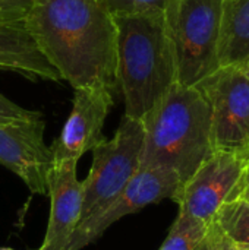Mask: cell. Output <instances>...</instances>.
<instances>
[{"label":"cell","instance_id":"1","mask_svg":"<svg viewBox=\"0 0 249 250\" xmlns=\"http://www.w3.org/2000/svg\"><path fill=\"white\" fill-rule=\"evenodd\" d=\"M22 22L73 89L117 85L116 23L103 0H32Z\"/></svg>","mask_w":249,"mask_h":250},{"label":"cell","instance_id":"23","mask_svg":"<svg viewBox=\"0 0 249 250\" xmlns=\"http://www.w3.org/2000/svg\"><path fill=\"white\" fill-rule=\"evenodd\" d=\"M204 237H205V236H204ZM195 250H205V242H204V239L201 240V243L198 245V248Z\"/></svg>","mask_w":249,"mask_h":250},{"label":"cell","instance_id":"22","mask_svg":"<svg viewBox=\"0 0 249 250\" xmlns=\"http://www.w3.org/2000/svg\"><path fill=\"white\" fill-rule=\"evenodd\" d=\"M235 249H236V250H249V245H245V243H241V245H235Z\"/></svg>","mask_w":249,"mask_h":250},{"label":"cell","instance_id":"7","mask_svg":"<svg viewBox=\"0 0 249 250\" xmlns=\"http://www.w3.org/2000/svg\"><path fill=\"white\" fill-rule=\"evenodd\" d=\"M181 186L182 180L176 173L160 167L139 166L120 195L104 211L76 227L68 250H81L97 242L107 229L129 214L139 212L164 199L173 201Z\"/></svg>","mask_w":249,"mask_h":250},{"label":"cell","instance_id":"15","mask_svg":"<svg viewBox=\"0 0 249 250\" xmlns=\"http://www.w3.org/2000/svg\"><path fill=\"white\" fill-rule=\"evenodd\" d=\"M208 230V224L178 214L158 250H195Z\"/></svg>","mask_w":249,"mask_h":250},{"label":"cell","instance_id":"20","mask_svg":"<svg viewBox=\"0 0 249 250\" xmlns=\"http://www.w3.org/2000/svg\"><path fill=\"white\" fill-rule=\"evenodd\" d=\"M233 199H242L249 204V155L245 158L244 170H242Z\"/></svg>","mask_w":249,"mask_h":250},{"label":"cell","instance_id":"10","mask_svg":"<svg viewBox=\"0 0 249 250\" xmlns=\"http://www.w3.org/2000/svg\"><path fill=\"white\" fill-rule=\"evenodd\" d=\"M44 127L41 119L0 123V164L15 173L31 193L41 196H47V174L51 166Z\"/></svg>","mask_w":249,"mask_h":250},{"label":"cell","instance_id":"8","mask_svg":"<svg viewBox=\"0 0 249 250\" xmlns=\"http://www.w3.org/2000/svg\"><path fill=\"white\" fill-rule=\"evenodd\" d=\"M244 164L245 157L213 151L175 196L178 214L210 224L219 209L233 201Z\"/></svg>","mask_w":249,"mask_h":250},{"label":"cell","instance_id":"17","mask_svg":"<svg viewBox=\"0 0 249 250\" xmlns=\"http://www.w3.org/2000/svg\"><path fill=\"white\" fill-rule=\"evenodd\" d=\"M38 119H41V114L38 111L21 107L0 92V123L32 122Z\"/></svg>","mask_w":249,"mask_h":250},{"label":"cell","instance_id":"6","mask_svg":"<svg viewBox=\"0 0 249 250\" xmlns=\"http://www.w3.org/2000/svg\"><path fill=\"white\" fill-rule=\"evenodd\" d=\"M211 110L214 151L249 155V79L241 66H220L197 85Z\"/></svg>","mask_w":249,"mask_h":250},{"label":"cell","instance_id":"16","mask_svg":"<svg viewBox=\"0 0 249 250\" xmlns=\"http://www.w3.org/2000/svg\"><path fill=\"white\" fill-rule=\"evenodd\" d=\"M113 16L145 12H164L169 0H103Z\"/></svg>","mask_w":249,"mask_h":250},{"label":"cell","instance_id":"4","mask_svg":"<svg viewBox=\"0 0 249 250\" xmlns=\"http://www.w3.org/2000/svg\"><path fill=\"white\" fill-rule=\"evenodd\" d=\"M223 0H169L164 18L176 63V82L197 86L219 67Z\"/></svg>","mask_w":249,"mask_h":250},{"label":"cell","instance_id":"14","mask_svg":"<svg viewBox=\"0 0 249 250\" xmlns=\"http://www.w3.org/2000/svg\"><path fill=\"white\" fill-rule=\"evenodd\" d=\"M220 230L235 243L249 245V204L242 199L226 202L214 217Z\"/></svg>","mask_w":249,"mask_h":250},{"label":"cell","instance_id":"3","mask_svg":"<svg viewBox=\"0 0 249 250\" xmlns=\"http://www.w3.org/2000/svg\"><path fill=\"white\" fill-rule=\"evenodd\" d=\"M142 125L141 166L170 170L182 185L214 151L211 110L198 86L175 82L142 119Z\"/></svg>","mask_w":249,"mask_h":250},{"label":"cell","instance_id":"25","mask_svg":"<svg viewBox=\"0 0 249 250\" xmlns=\"http://www.w3.org/2000/svg\"><path fill=\"white\" fill-rule=\"evenodd\" d=\"M0 22H1V21H0Z\"/></svg>","mask_w":249,"mask_h":250},{"label":"cell","instance_id":"13","mask_svg":"<svg viewBox=\"0 0 249 250\" xmlns=\"http://www.w3.org/2000/svg\"><path fill=\"white\" fill-rule=\"evenodd\" d=\"M249 57V0H223L220 66H244Z\"/></svg>","mask_w":249,"mask_h":250},{"label":"cell","instance_id":"5","mask_svg":"<svg viewBox=\"0 0 249 250\" xmlns=\"http://www.w3.org/2000/svg\"><path fill=\"white\" fill-rule=\"evenodd\" d=\"M142 146V120L123 114L113 138H104L91 149L92 164L82 182L84 201L79 224L97 217L120 195L141 166Z\"/></svg>","mask_w":249,"mask_h":250},{"label":"cell","instance_id":"24","mask_svg":"<svg viewBox=\"0 0 249 250\" xmlns=\"http://www.w3.org/2000/svg\"><path fill=\"white\" fill-rule=\"evenodd\" d=\"M0 250H16V249H12V248H0Z\"/></svg>","mask_w":249,"mask_h":250},{"label":"cell","instance_id":"11","mask_svg":"<svg viewBox=\"0 0 249 250\" xmlns=\"http://www.w3.org/2000/svg\"><path fill=\"white\" fill-rule=\"evenodd\" d=\"M76 161L51 163L47 174L50 215L38 250H68L81 223L84 188L76 174Z\"/></svg>","mask_w":249,"mask_h":250},{"label":"cell","instance_id":"2","mask_svg":"<svg viewBox=\"0 0 249 250\" xmlns=\"http://www.w3.org/2000/svg\"><path fill=\"white\" fill-rule=\"evenodd\" d=\"M116 76L125 116L142 120L176 82V63L164 12L114 16Z\"/></svg>","mask_w":249,"mask_h":250},{"label":"cell","instance_id":"21","mask_svg":"<svg viewBox=\"0 0 249 250\" xmlns=\"http://www.w3.org/2000/svg\"><path fill=\"white\" fill-rule=\"evenodd\" d=\"M242 69H244V72H245V75L248 76L249 79V57L247 59V62L244 63V66H242Z\"/></svg>","mask_w":249,"mask_h":250},{"label":"cell","instance_id":"18","mask_svg":"<svg viewBox=\"0 0 249 250\" xmlns=\"http://www.w3.org/2000/svg\"><path fill=\"white\" fill-rule=\"evenodd\" d=\"M32 0H0L1 22H22Z\"/></svg>","mask_w":249,"mask_h":250},{"label":"cell","instance_id":"9","mask_svg":"<svg viewBox=\"0 0 249 250\" xmlns=\"http://www.w3.org/2000/svg\"><path fill=\"white\" fill-rule=\"evenodd\" d=\"M113 107L112 89L85 86L73 89L70 114L60 135L50 145L51 163L76 161L106 136L103 127Z\"/></svg>","mask_w":249,"mask_h":250},{"label":"cell","instance_id":"12","mask_svg":"<svg viewBox=\"0 0 249 250\" xmlns=\"http://www.w3.org/2000/svg\"><path fill=\"white\" fill-rule=\"evenodd\" d=\"M0 70L31 79L60 82V75L43 56L23 22H0Z\"/></svg>","mask_w":249,"mask_h":250},{"label":"cell","instance_id":"19","mask_svg":"<svg viewBox=\"0 0 249 250\" xmlns=\"http://www.w3.org/2000/svg\"><path fill=\"white\" fill-rule=\"evenodd\" d=\"M205 250H236L235 243L220 230V227L213 220L208 224V230L204 237Z\"/></svg>","mask_w":249,"mask_h":250}]
</instances>
